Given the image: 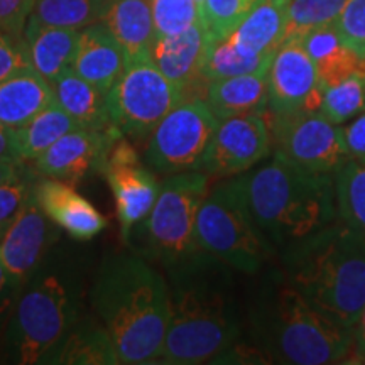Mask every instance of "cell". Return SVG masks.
<instances>
[{
    "label": "cell",
    "instance_id": "5b68a950",
    "mask_svg": "<svg viewBox=\"0 0 365 365\" xmlns=\"http://www.w3.org/2000/svg\"><path fill=\"white\" fill-rule=\"evenodd\" d=\"M239 178L255 223L277 254L339 220L330 175L299 170L274 154L271 161Z\"/></svg>",
    "mask_w": 365,
    "mask_h": 365
},
{
    "label": "cell",
    "instance_id": "52a82bcc",
    "mask_svg": "<svg viewBox=\"0 0 365 365\" xmlns=\"http://www.w3.org/2000/svg\"><path fill=\"white\" fill-rule=\"evenodd\" d=\"M208 191L210 176L203 171L166 176L149 215L134 227L140 232L144 254L163 264L166 271L203 252L196 244L195 227Z\"/></svg>",
    "mask_w": 365,
    "mask_h": 365
},
{
    "label": "cell",
    "instance_id": "9c48e42d",
    "mask_svg": "<svg viewBox=\"0 0 365 365\" xmlns=\"http://www.w3.org/2000/svg\"><path fill=\"white\" fill-rule=\"evenodd\" d=\"M185 97L171 83L153 59L130 63L107 93L112 124L124 137L145 140L159 122Z\"/></svg>",
    "mask_w": 365,
    "mask_h": 365
},
{
    "label": "cell",
    "instance_id": "8992f818",
    "mask_svg": "<svg viewBox=\"0 0 365 365\" xmlns=\"http://www.w3.org/2000/svg\"><path fill=\"white\" fill-rule=\"evenodd\" d=\"M195 235L203 252L239 272L257 274L279 255L255 223L239 176L208 191L196 215Z\"/></svg>",
    "mask_w": 365,
    "mask_h": 365
},
{
    "label": "cell",
    "instance_id": "83f0119b",
    "mask_svg": "<svg viewBox=\"0 0 365 365\" xmlns=\"http://www.w3.org/2000/svg\"><path fill=\"white\" fill-rule=\"evenodd\" d=\"M272 56L274 54L269 56L242 51L228 38L210 41L203 61V76L207 81H212L264 71L271 65Z\"/></svg>",
    "mask_w": 365,
    "mask_h": 365
},
{
    "label": "cell",
    "instance_id": "4dcf8cb0",
    "mask_svg": "<svg viewBox=\"0 0 365 365\" xmlns=\"http://www.w3.org/2000/svg\"><path fill=\"white\" fill-rule=\"evenodd\" d=\"M365 110V71L350 75L340 83L322 90L319 112L333 124L341 125Z\"/></svg>",
    "mask_w": 365,
    "mask_h": 365
},
{
    "label": "cell",
    "instance_id": "ee69618b",
    "mask_svg": "<svg viewBox=\"0 0 365 365\" xmlns=\"http://www.w3.org/2000/svg\"><path fill=\"white\" fill-rule=\"evenodd\" d=\"M196 4H198V7H202V4H203V0H195Z\"/></svg>",
    "mask_w": 365,
    "mask_h": 365
},
{
    "label": "cell",
    "instance_id": "e575fe53",
    "mask_svg": "<svg viewBox=\"0 0 365 365\" xmlns=\"http://www.w3.org/2000/svg\"><path fill=\"white\" fill-rule=\"evenodd\" d=\"M335 27L344 44L365 59V0H346Z\"/></svg>",
    "mask_w": 365,
    "mask_h": 365
},
{
    "label": "cell",
    "instance_id": "1f68e13d",
    "mask_svg": "<svg viewBox=\"0 0 365 365\" xmlns=\"http://www.w3.org/2000/svg\"><path fill=\"white\" fill-rule=\"evenodd\" d=\"M346 0H289L284 41L301 38L308 31L335 22Z\"/></svg>",
    "mask_w": 365,
    "mask_h": 365
},
{
    "label": "cell",
    "instance_id": "ab89813d",
    "mask_svg": "<svg viewBox=\"0 0 365 365\" xmlns=\"http://www.w3.org/2000/svg\"><path fill=\"white\" fill-rule=\"evenodd\" d=\"M19 287L21 286L9 276V272L4 269L2 262H0V313L12 303L14 291H17Z\"/></svg>",
    "mask_w": 365,
    "mask_h": 365
},
{
    "label": "cell",
    "instance_id": "277c9868",
    "mask_svg": "<svg viewBox=\"0 0 365 365\" xmlns=\"http://www.w3.org/2000/svg\"><path fill=\"white\" fill-rule=\"evenodd\" d=\"M281 272L314 308L354 331L365 304V235L335 220L279 252Z\"/></svg>",
    "mask_w": 365,
    "mask_h": 365
},
{
    "label": "cell",
    "instance_id": "74e56055",
    "mask_svg": "<svg viewBox=\"0 0 365 365\" xmlns=\"http://www.w3.org/2000/svg\"><path fill=\"white\" fill-rule=\"evenodd\" d=\"M36 0H0V33L12 38H24V29Z\"/></svg>",
    "mask_w": 365,
    "mask_h": 365
},
{
    "label": "cell",
    "instance_id": "9a60e30c",
    "mask_svg": "<svg viewBox=\"0 0 365 365\" xmlns=\"http://www.w3.org/2000/svg\"><path fill=\"white\" fill-rule=\"evenodd\" d=\"M118 137L122 134L117 129L91 130L76 127L46 149L33 161V168L39 176L76 185L93 173H102L108 150Z\"/></svg>",
    "mask_w": 365,
    "mask_h": 365
},
{
    "label": "cell",
    "instance_id": "484cf974",
    "mask_svg": "<svg viewBox=\"0 0 365 365\" xmlns=\"http://www.w3.org/2000/svg\"><path fill=\"white\" fill-rule=\"evenodd\" d=\"M53 86L38 71L0 81V124L19 129L54 102Z\"/></svg>",
    "mask_w": 365,
    "mask_h": 365
},
{
    "label": "cell",
    "instance_id": "603a6c76",
    "mask_svg": "<svg viewBox=\"0 0 365 365\" xmlns=\"http://www.w3.org/2000/svg\"><path fill=\"white\" fill-rule=\"evenodd\" d=\"M39 364L113 365L118 364V357L102 323L78 317Z\"/></svg>",
    "mask_w": 365,
    "mask_h": 365
},
{
    "label": "cell",
    "instance_id": "ac0fdd59",
    "mask_svg": "<svg viewBox=\"0 0 365 365\" xmlns=\"http://www.w3.org/2000/svg\"><path fill=\"white\" fill-rule=\"evenodd\" d=\"M33 195L54 225L76 240H90L107 227V218L70 182L43 176L34 180Z\"/></svg>",
    "mask_w": 365,
    "mask_h": 365
},
{
    "label": "cell",
    "instance_id": "f546056e",
    "mask_svg": "<svg viewBox=\"0 0 365 365\" xmlns=\"http://www.w3.org/2000/svg\"><path fill=\"white\" fill-rule=\"evenodd\" d=\"M108 0H36L33 16L49 26L83 29L102 19Z\"/></svg>",
    "mask_w": 365,
    "mask_h": 365
},
{
    "label": "cell",
    "instance_id": "60d3db41",
    "mask_svg": "<svg viewBox=\"0 0 365 365\" xmlns=\"http://www.w3.org/2000/svg\"><path fill=\"white\" fill-rule=\"evenodd\" d=\"M354 352L350 359H362L360 362H365V304L354 327Z\"/></svg>",
    "mask_w": 365,
    "mask_h": 365
},
{
    "label": "cell",
    "instance_id": "5bb4252c",
    "mask_svg": "<svg viewBox=\"0 0 365 365\" xmlns=\"http://www.w3.org/2000/svg\"><path fill=\"white\" fill-rule=\"evenodd\" d=\"M322 88L313 59L299 38L287 39L274 53L267 70V112L282 115L319 110Z\"/></svg>",
    "mask_w": 365,
    "mask_h": 365
},
{
    "label": "cell",
    "instance_id": "d6986e66",
    "mask_svg": "<svg viewBox=\"0 0 365 365\" xmlns=\"http://www.w3.org/2000/svg\"><path fill=\"white\" fill-rule=\"evenodd\" d=\"M125 54L102 21L80 29L73 71L107 95L125 71Z\"/></svg>",
    "mask_w": 365,
    "mask_h": 365
},
{
    "label": "cell",
    "instance_id": "6da1fadb",
    "mask_svg": "<svg viewBox=\"0 0 365 365\" xmlns=\"http://www.w3.org/2000/svg\"><path fill=\"white\" fill-rule=\"evenodd\" d=\"M170 325L159 362H217L242 336L230 267L202 252L168 269Z\"/></svg>",
    "mask_w": 365,
    "mask_h": 365
},
{
    "label": "cell",
    "instance_id": "8fae6325",
    "mask_svg": "<svg viewBox=\"0 0 365 365\" xmlns=\"http://www.w3.org/2000/svg\"><path fill=\"white\" fill-rule=\"evenodd\" d=\"M218 124L205 98H186L159 122L145 149V161L163 176L200 171Z\"/></svg>",
    "mask_w": 365,
    "mask_h": 365
},
{
    "label": "cell",
    "instance_id": "d4e9b609",
    "mask_svg": "<svg viewBox=\"0 0 365 365\" xmlns=\"http://www.w3.org/2000/svg\"><path fill=\"white\" fill-rule=\"evenodd\" d=\"M289 0H255L244 21L227 38L252 54H274L284 43Z\"/></svg>",
    "mask_w": 365,
    "mask_h": 365
},
{
    "label": "cell",
    "instance_id": "f35d334b",
    "mask_svg": "<svg viewBox=\"0 0 365 365\" xmlns=\"http://www.w3.org/2000/svg\"><path fill=\"white\" fill-rule=\"evenodd\" d=\"M344 137L350 159L365 164V110L344 127Z\"/></svg>",
    "mask_w": 365,
    "mask_h": 365
},
{
    "label": "cell",
    "instance_id": "d590c367",
    "mask_svg": "<svg viewBox=\"0 0 365 365\" xmlns=\"http://www.w3.org/2000/svg\"><path fill=\"white\" fill-rule=\"evenodd\" d=\"M34 181L27 180L26 171L16 180L6 181L0 185V237L7 230V227L19 215L24 207L31 191H33Z\"/></svg>",
    "mask_w": 365,
    "mask_h": 365
},
{
    "label": "cell",
    "instance_id": "7c38bea8",
    "mask_svg": "<svg viewBox=\"0 0 365 365\" xmlns=\"http://www.w3.org/2000/svg\"><path fill=\"white\" fill-rule=\"evenodd\" d=\"M102 173L113 195L122 239L127 242L132 228L153 210L161 185L124 135L112 144Z\"/></svg>",
    "mask_w": 365,
    "mask_h": 365
},
{
    "label": "cell",
    "instance_id": "d6a6232c",
    "mask_svg": "<svg viewBox=\"0 0 365 365\" xmlns=\"http://www.w3.org/2000/svg\"><path fill=\"white\" fill-rule=\"evenodd\" d=\"M255 0H203L200 16L212 41L225 39L244 21Z\"/></svg>",
    "mask_w": 365,
    "mask_h": 365
},
{
    "label": "cell",
    "instance_id": "2e32d148",
    "mask_svg": "<svg viewBox=\"0 0 365 365\" xmlns=\"http://www.w3.org/2000/svg\"><path fill=\"white\" fill-rule=\"evenodd\" d=\"M207 27L200 19L180 34L158 36L150 48V59L164 76L180 88L182 97L203 98L208 81L203 76V61L210 44Z\"/></svg>",
    "mask_w": 365,
    "mask_h": 365
},
{
    "label": "cell",
    "instance_id": "4fadbf2b",
    "mask_svg": "<svg viewBox=\"0 0 365 365\" xmlns=\"http://www.w3.org/2000/svg\"><path fill=\"white\" fill-rule=\"evenodd\" d=\"M272 148L266 115H240L218 120L200 171L227 180L244 175Z\"/></svg>",
    "mask_w": 365,
    "mask_h": 365
},
{
    "label": "cell",
    "instance_id": "8d00e7d4",
    "mask_svg": "<svg viewBox=\"0 0 365 365\" xmlns=\"http://www.w3.org/2000/svg\"><path fill=\"white\" fill-rule=\"evenodd\" d=\"M33 70L24 38L17 39L0 33V81Z\"/></svg>",
    "mask_w": 365,
    "mask_h": 365
},
{
    "label": "cell",
    "instance_id": "b9f144b4",
    "mask_svg": "<svg viewBox=\"0 0 365 365\" xmlns=\"http://www.w3.org/2000/svg\"><path fill=\"white\" fill-rule=\"evenodd\" d=\"M0 159H16V161H21L17 158L16 144H14V130L2 124H0Z\"/></svg>",
    "mask_w": 365,
    "mask_h": 365
},
{
    "label": "cell",
    "instance_id": "7402d4cb",
    "mask_svg": "<svg viewBox=\"0 0 365 365\" xmlns=\"http://www.w3.org/2000/svg\"><path fill=\"white\" fill-rule=\"evenodd\" d=\"M80 29L49 26L31 14L24 29V41L34 70L51 83L73 66L78 48Z\"/></svg>",
    "mask_w": 365,
    "mask_h": 365
},
{
    "label": "cell",
    "instance_id": "f1b7e54d",
    "mask_svg": "<svg viewBox=\"0 0 365 365\" xmlns=\"http://www.w3.org/2000/svg\"><path fill=\"white\" fill-rule=\"evenodd\" d=\"M333 182L339 218L365 235V164L349 159Z\"/></svg>",
    "mask_w": 365,
    "mask_h": 365
},
{
    "label": "cell",
    "instance_id": "e0dca14e",
    "mask_svg": "<svg viewBox=\"0 0 365 365\" xmlns=\"http://www.w3.org/2000/svg\"><path fill=\"white\" fill-rule=\"evenodd\" d=\"M49 222L31 191L19 215L0 237V262L19 286L31 279L46 249L58 235Z\"/></svg>",
    "mask_w": 365,
    "mask_h": 365
},
{
    "label": "cell",
    "instance_id": "ba28073f",
    "mask_svg": "<svg viewBox=\"0 0 365 365\" xmlns=\"http://www.w3.org/2000/svg\"><path fill=\"white\" fill-rule=\"evenodd\" d=\"M78 318L71 293L56 276L27 281L16 303L9 346L17 364H39Z\"/></svg>",
    "mask_w": 365,
    "mask_h": 365
},
{
    "label": "cell",
    "instance_id": "3957f363",
    "mask_svg": "<svg viewBox=\"0 0 365 365\" xmlns=\"http://www.w3.org/2000/svg\"><path fill=\"white\" fill-rule=\"evenodd\" d=\"M249 312L250 344L266 364H345L354 331L314 308L281 271L267 272Z\"/></svg>",
    "mask_w": 365,
    "mask_h": 365
},
{
    "label": "cell",
    "instance_id": "7a4b0ae2",
    "mask_svg": "<svg viewBox=\"0 0 365 365\" xmlns=\"http://www.w3.org/2000/svg\"><path fill=\"white\" fill-rule=\"evenodd\" d=\"M91 301L118 364L159 360L171 308L168 279L156 267L137 255L108 259L95 281Z\"/></svg>",
    "mask_w": 365,
    "mask_h": 365
},
{
    "label": "cell",
    "instance_id": "4316f807",
    "mask_svg": "<svg viewBox=\"0 0 365 365\" xmlns=\"http://www.w3.org/2000/svg\"><path fill=\"white\" fill-rule=\"evenodd\" d=\"M75 120L68 115L65 108L56 100L39 112L33 120L14 130V144H16L17 158L22 163H33L46 149L51 148L59 137L76 129Z\"/></svg>",
    "mask_w": 365,
    "mask_h": 365
},
{
    "label": "cell",
    "instance_id": "44dd1931",
    "mask_svg": "<svg viewBox=\"0 0 365 365\" xmlns=\"http://www.w3.org/2000/svg\"><path fill=\"white\" fill-rule=\"evenodd\" d=\"M267 70L208 81L205 102L217 120L240 115H266Z\"/></svg>",
    "mask_w": 365,
    "mask_h": 365
},
{
    "label": "cell",
    "instance_id": "ffe728a7",
    "mask_svg": "<svg viewBox=\"0 0 365 365\" xmlns=\"http://www.w3.org/2000/svg\"><path fill=\"white\" fill-rule=\"evenodd\" d=\"M100 21L124 49L125 65L150 58L156 29L149 0H108Z\"/></svg>",
    "mask_w": 365,
    "mask_h": 365
},
{
    "label": "cell",
    "instance_id": "cb8c5ba5",
    "mask_svg": "<svg viewBox=\"0 0 365 365\" xmlns=\"http://www.w3.org/2000/svg\"><path fill=\"white\" fill-rule=\"evenodd\" d=\"M54 98L81 129L113 130L107 107V95L68 68L51 81ZM120 132V130H118Z\"/></svg>",
    "mask_w": 365,
    "mask_h": 365
},
{
    "label": "cell",
    "instance_id": "7bdbcfd3",
    "mask_svg": "<svg viewBox=\"0 0 365 365\" xmlns=\"http://www.w3.org/2000/svg\"><path fill=\"white\" fill-rule=\"evenodd\" d=\"M24 173V166L22 161H16V159H0V185L6 181L16 180Z\"/></svg>",
    "mask_w": 365,
    "mask_h": 365
},
{
    "label": "cell",
    "instance_id": "836d02e7",
    "mask_svg": "<svg viewBox=\"0 0 365 365\" xmlns=\"http://www.w3.org/2000/svg\"><path fill=\"white\" fill-rule=\"evenodd\" d=\"M158 36L180 34L202 19L195 0H149Z\"/></svg>",
    "mask_w": 365,
    "mask_h": 365
},
{
    "label": "cell",
    "instance_id": "30bf717a",
    "mask_svg": "<svg viewBox=\"0 0 365 365\" xmlns=\"http://www.w3.org/2000/svg\"><path fill=\"white\" fill-rule=\"evenodd\" d=\"M266 118L274 154L299 170L335 176L350 159L344 127L333 124L319 110L266 113Z\"/></svg>",
    "mask_w": 365,
    "mask_h": 365
}]
</instances>
